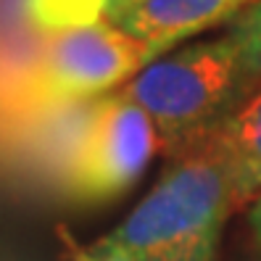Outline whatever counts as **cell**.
I'll list each match as a JSON object with an SVG mask.
<instances>
[{
  "label": "cell",
  "mask_w": 261,
  "mask_h": 261,
  "mask_svg": "<svg viewBox=\"0 0 261 261\" xmlns=\"http://www.w3.org/2000/svg\"><path fill=\"white\" fill-rule=\"evenodd\" d=\"M232 208L224 169L203 145L169 166L109 238L132 261H217Z\"/></svg>",
  "instance_id": "cell-1"
},
{
  "label": "cell",
  "mask_w": 261,
  "mask_h": 261,
  "mask_svg": "<svg viewBox=\"0 0 261 261\" xmlns=\"http://www.w3.org/2000/svg\"><path fill=\"white\" fill-rule=\"evenodd\" d=\"M261 74L238 42L222 35L164 53L121 87L153 119L161 148H177L211 132L251 93Z\"/></svg>",
  "instance_id": "cell-2"
},
{
  "label": "cell",
  "mask_w": 261,
  "mask_h": 261,
  "mask_svg": "<svg viewBox=\"0 0 261 261\" xmlns=\"http://www.w3.org/2000/svg\"><path fill=\"white\" fill-rule=\"evenodd\" d=\"M161 148L153 119L121 90L93 103L71 164V188L85 201H109L145 174Z\"/></svg>",
  "instance_id": "cell-3"
},
{
  "label": "cell",
  "mask_w": 261,
  "mask_h": 261,
  "mask_svg": "<svg viewBox=\"0 0 261 261\" xmlns=\"http://www.w3.org/2000/svg\"><path fill=\"white\" fill-rule=\"evenodd\" d=\"M161 58L148 42L127 35L109 19L53 35L42 56L40 93L71 103L124 87L135 74Z\"/></svg>",
  "instance_id": "cell-4"
},
{
  "label": "cell",
  "mask_w": 261,
  "mask_h": 261,
  "mask_svg": "<svg viewBox=\"0 0 261 261\" xmlns=\"http://www.w3.org/2000/svg\"><path fill=\"white\" fill-rule=\"evenodd\" d=\"M251 3L253 0H135L109 21L164 56L203 29L229 24Z\"/></svg>",
  "instance_id": "cell-5"
},
{
  "label": "cell",
  "mask_w": 261,
  "mask_h": 261,
  "mask_svg": "<svg viewBox=\"0 0 261 261\" xmlns=\"http://www.w3.org/2000/svg\"><path fill=\"white\" fill-rule=\"evenodd\" d=\"M206 148L224 169L232 206H251L261 195V87L251 90L208 132Z\"/></svg>",
  "instance_id": "cell-6"
},
{
  "label": "cell",
  "mask_w": 261,
  "mask_h": 261,
  "mask_svg": "<svg viewBox=\"0 0 261 261\" xmlns=\"http://www.w3.org/2000/svg\"><path fill=\"white\" fill-rule=\"evenodd\" d=\"M109 3L111 0H27V13L37 27L58 35L103 21L109 16Z\"/></svg>",
  "instance_id": "cell-7"
},
{
  "label": "cell",
  "mask_w": 261,
  "mask_h": 261,
  "mask_svg": "<svg viewBox=\"0 0 261 261\" xmlns=\"http://www.w3.org/2000/svg\"><path fill=\"white\" fill-rule=\"evenodd\" d=\"M238 48L243 50L245 61L261 74V0H253L248 8H243L238 16L227 24V32Z\"/></svg>",
  "instance_id": "cell-8"
},
{
  "label": "cell",
  "mask_w": 261,
  "mask_h": 261,
  "mask_svg": "<svg viewBox=\"0 0 261 261\" xmlns=\"http://www.w3.org/2000/svg\"><path fill=\"white\" fill-rule=\"evenodd\" d=\"M71 261H132V256L111 238H103L87 248H80Z\"/></svg>",
  "instance_id": "cell-9"
},
{
  "label": "cell",
  "mask_w": 261,
  "mask_h": 261,
  "mask_svg": "<svg viewBox=\"0 0 261 261\" xmlns=\"http://www.w3.org/2000/svg\"><path fill=\"white\" fill-rule=\"evenodd\" d=\"M248 224L253 229V238L261 243V195L248 206Z\"/></svg>",
  "instance_id": "cell-10"
},
{
  "label": "cell",
  "mask_w": 261,
  "mask_h": 261,
  "mask_svg": "<svg viewBox=\"0 0 261 261\" xmlns=\"http://www.w3.org/2000/svg\"><path fill=\"white\" fill-rule=\"evenodd\" d=\"M132 3H135V0H111V3H109V16H106V19L116 16L119 11H124V8H127V6H132Z\"/></svg>",
  "instance_id": "cell-11"
}]
</instances>
